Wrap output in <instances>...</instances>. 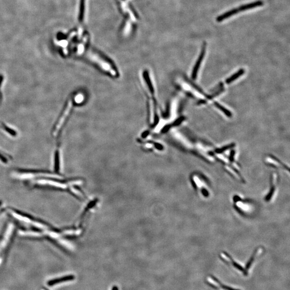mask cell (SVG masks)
I'll return each instance as SVG.
<instances>
[{
	"label": "cell",
	"instance_id": "6da1fadb",
	"mask_svg": "<svg viewBox=\"0 0 290 290\" xmlns=\"http://www.w3.org/2000/svg\"><path fill=\"white\" fill-rule=\"evenodd\" d=\"M88 56L90 60L96 64L104 72L109 74L112 77H117L118 74L117 70L110 63L106 61L103 58L92 51L88 53Z\"/></svg>",
	"mask_w": 290,
	"mask_h": 290
},
{
	"label": "cell",
	"instance_id": "7a4b0ae2",
	"mask_svg": "<svg viewBox=\"0 0 290 290\" xmlns=\"http://www.w3.org/2000/svg\"><path fill=\"white\" fill-rule=\"evenodd\" d=\"M206 43H203L202 49V51H201V52H200V54H199V56L198 57L197 61L196 62V64H195V65L194 67H193L192 74V78L193 80L196 79V77H197V74H198V70H199V68L200 67L201 63H202V60H203V59L204 58L205 54V52H206Z\"/></svg>",
	"mask_w": 290,
	"mask_h": 290
},
{
	"label": "cell",
	"instance_id": "3957f363",
	"mask_svg": "<svg viewBox=\"0 0 290 290\" xmlns=\"http://www.w3.org/2000/svg\"><path fill=\"white\" fill-rule=\"evenodd\" d=\"M72 105H73V103H72V101H70L68 102L67 106V107L66 108L64 112H63V115L61 116V118L59 119V123H58L57 125H56L55 128L54 133L57 132V131H58V130H59V128L61 127L62 124H63L64 122L65 121V119H66V118L67 117L68 115H69L70 111L71 109H72Z\"/></svg>",
	"mask_w": 290,
	"mask_h": 290
},
{
	"label": "cell",
	"instance_id": "277c9868",
	"mask_svg": "<svg viewBox=\"0 0 290 290\" xmlns=\"http://www.w3.org/2000/svg\"><path fill=\"white\" fill-rule=\"evenodd\" d=\"M263 5V1H262L260 0V1H257L254 2L250 3H248V4H247V5H241V6H240L239 8H238V10H239V12H240V11H245V10H249V9L254 8H256V7L262 6Z\"/></svg>",
	"mask_w": 290,
	"mask_h": 290
},
{
	"label": "cell",
	"instance_id": "5b68a950",
	"mask_svg": "<svg viewBox=\"0 0 290 290\" xmlns=\"http://www.w3.org/2000/svg\"><path fill=\"white\" fill-rule=\"evenodd\" d=\"M238 12H239V10H238V8L232 9L229 11H227L226 13H225L224 14L221 15L218 17H217L216 18V20L218 22H221L223 20H225L226 19H227L230 17L233 16L234 15H236V14L238 13Z\"/></svg>",
	"mask_w": 290,
	"mask_h": 290
},
{
	"label": "cell",
	"instance_id": "8992f818",
	"mask_svg": "<svg viewBox=\"0 0 290 290\" xmlns=\"http://www.w3.org/2000/svg\"><path fill=\"white\" fill-rule=\"evenodd\" d=\"M74 279V277L72 275L68 276L63 277L59 278H56V279H53L50 281H48V285L49 286H53L57 284L60 283L61 282L63 281H72Z\"/></svg>",
	"mask_w": 290,
	"mask_h": 290
},
{
	"label": "cell",
	"instance_id": "52a82bcc",
	"mask_svg": "<svg viewBox=\"0 0 290 290\" xmlns=\"http://www.w3.org/2000/svg\"><path fill=\"white\" fill-rule=\"evenodd\" d=\"M244 73H245L244 70L241 69L240 70H238V72H236L235 74L232 75L231 77H229V78H228L226 80V83L227 84H230V83H232V82H233L236 79H238L239 77H241L242 75H243Z\"/></svg>",
	"mask_w": 290,
	"mask_h": 290
},
{
	"label": "cell",
	"instance_id": "ba28073f",
	"mask_svg": "<svg viewBox=\"0 0 290 290\" xmlns=\"http://www.w3.org/2000/svg\"><path fill=\"white\" fill-rule=\"evenodd\" d=\"M214 105L216 106L217 108L219 109L225 115H226L227 117H231L232 116V113H231L228 110H227V109L223 106H221V104L219 103L218 102H214Z\"/></svg>",
	"mask_w": 290,
	"mask_h": 290
},
{
	"label": "cell",
	"instance_id": "9c48e42d",
	"mask_svg": "<svg viewBox=\"0 0 290 290\" xmlns=\"http://www.w3.org/2000/svg\"><path fill=\"white\" fill-rule=\"evenodd\" d=\"M225 255H226V256H227V257H228V259H230V260H231V261H232V264L233 265V266H234V267H235L236 269H238V270H240L241 271L243 272V273H244V274H245V276H247V272H245V270L243 269V268H242V267H241V266L240 264H238V263H236V262H235V261H234V260H233V259H232V257L229 256V255L228 254L226 253V252H225Z\"/></svg>",
	"mask_w": 290,
	"mask_h": 290
},
{
	"label": "cell",
	"instance_id": "30bf717a",
	"mask_svg": "<svg viewBox=\"0 0 290 290\" xmlns=\"http://www.w3.org/2000/svg\"><path fill=\"white\" fill-rule=\"evenodd\" d=\"M54 169L55 172H58L60 169V157L58 151H56L54 156Z\"/></svg>",
	"mask_w": 290,
	"mask_h": 290
},
{
	"label": "cell",
	"instance_id": "8fae6325",
	"mask_svg": "<svg viewBox=\"0 0 290 290\" xmlns=\"http://www.w3.org/2000/svg\"><path fill=\"white\" fill-rule=\"evenodd\" d=\"M211 277L212 278V279H213L214 281H216V283L219 284V285L220 286L221 288L224 289L225 290H236V289H234V288H231L229 286H228L224 285H223V284L221 283L220 281H219L218 279H217V278H216L215 277L213 276L212 275H211Z\"/></svg>",
	"mask_w": 290,
	"mask_h": 290
},
{
	"label": "cell",
	"instance_id": "7c38bea8",
	"mask_svg": "<svg viewBox=\"0 0 290 290\" xmlns=\"http://www.w3.org/2000/svg\"><path fill=\"white\" fill-rule=\"evenodd\" d=\"M234 145H234V144H230V145H227V146L223 147L220 148V149H216V152L217 153H223L224 152L226 151L227 149H231V148H232L233 147H234Z\"/></svg>",
	"mask_w": 290,
	"mask_h": 290
},
{
	"label": "cell",
	"instance_id": "4fadbf2b",
	"mask_svg": "<svg viewBox=\"0 0 290 290\" xmlns=\"http://www.w3.org/2000/svg\"><path fill=\"white\" fill-rule=\"evenodd\" d=\"M4 128H5V130L7 132L9 133L10 135H13V136H16L17 135V133H16V131H15L11 128H9L8 126L4 125Z\"/></svg>",
	"mask_w": 290,
	"mask_h": 290
},
{
	"label": "cell",
	"instance_id": "5bb4252c",
	"mask_svg": "<svg viewBox=\"0 0 290 290\" xmlns=\"http://www.w3.org/2000/svg\"><path fill=\"white\" fill-rule=\"evenodd\" d=\"M256 252L254 253L250 259L249 260L248 262V263H247V264L245 265V269H246V270H248V269H249L250 267V266L252 265V262H253L254 260L255 255L256 254Z\"/></svg>",
	"mask_w": 290,
	"mask_h": 290
},
{
	"label": "cell",
	"instance_id": "9a60e30c",
	"mask_svg": "<svg viewBox=\"0 0 290 290\" xmlns=\"http://www.w3.org/2000/svg\"><path fill=\"white\" fill-rule=\"evenodd\" d=\"M185 119V117H181L178 118V119H176L175 122H174L173 124L175 126H177V125H178L179 124H181L182 122Z\"/></svg>",
	"mask_w": 290,
	"mask_h": 290
},
{
	"label": "cell",
	"instance_id": "2e32d148",
	"mask_svg": "<svg viewBox=\"0 0 290 290\" xmlns=\"http://www.w3.org/2000/svg\"><path fill=\"white\" fill-rule=\"evenodd\" d=\"M83 101V96L82 94H79L78 95H77L76 98H75V101L77 102V103H81Z\"/></svg>",
	"mask_w": 290,
	"mask_h": 290
},
{
	"label": "cell",
	"instance_id": "e0dca14e",
	"mask_svg": "<svg viewBox=\"0 0 290 290\" xmlns=\"http://www.w3.org/2000/svg\"><path fill=\"white\" fill-rule=\"evenodd\" d=\"M223 91H224V89H221V90H219L218 92H216L214 94L212 95L211 96L209 97V98L212 99V98H214V97H215L218 96L220 94V93H222V92H223Z\"/></svg>",
	"mask_w": 290,
	"mask_h": 290
},
{
	"label": "cell",
	"instance_id": "ac0fdd59",
	"mask_svg": "<svg viewBox=\"0 0 290 290\" xmlns=\"http://www.w3.org/2000/svg\"><path fill=\"white\" fill-rule=\"evenodd\" d=\"M206 283H207L211 287H212V288H214V289H216V290H218V288H217L216 286L214 285L213 284H212L211 283H209V281H206Z\"/></svg>",
	"mask_w": 290,
	"mask_h": 290
},
{
	"label": "cell",
	"instance_id": "d6986e66",
	"mask_svg": "<svg viewBox=\"0 0 290 290\" xmlns=\"http://www.w3.org/2000/svg\"><path fill=\"white\" fill-rule=\"evenodd\" d=\"M205 103H206V101H205L204 100H200V101L198 102V104L199 105V104H205Z\"/></svg>",
	"mask_w": 290,
	"mask_h": 290
},
{
	"label": "cell",
	"instance_id": "ffe728a7",
	"mask_svg": "<svg viewBox=\"0 0 290 290\" xmlns=\"http://www.w3.org/2000/svg\"><path fill=\"white\" fill-rule=\"evenodd\" d=\"M3 80V76L2 75H0V87L1 86V84L2 83Z\"/></svg>",
	"mask_w": 290,
	"mask_h": 290
}]
</instances>
